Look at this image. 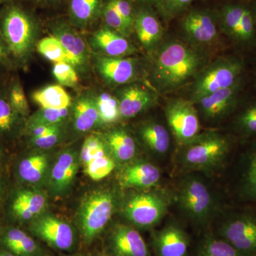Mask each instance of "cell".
<instances>
[{
    "instance_id": "obj_1",
    "label": "cell",
    "mask_w": 256,
    "mask_h": 256,
    "mask_svg": "<svg viewBox=\"0 0 256 256\" xmlns=\"http://www.w3.org/2000/svg\"><path fill=\"white\" fill-rule=\"evenodd\" d=\"M200 50L178 40L162 42L154 52L152 80L160 92H174L194 79L204 68Z\"/></svg>"
},
{
    "instance_id": "obj_2",
    "label": "cell",
    "mask_w": 256,
    "mask_h": 256,
    "mask_svg": "<svg viewBox=\"0 0 256 256\" xmlns=\"http://www.w3.org/2000/svg\"><path fill=\"white\" fill-rule=\"evenodd\" d=\"M232 148V140L225 134L206 131L180 146L176 160L180 168L186 173L212 174L225 164Z\"/></svg>"
},
{
    "instance_id": "obj_3",
    "label": "cell",
    "mask_w": 256,
    "mask_h": 256,
    "mask_svg": "<svg viewBox=\"0 0 256 256\" xmlns=\"http://www.w3.org/2000/svg\"><path fill=\"white\" fill-rule=\"evenodd\" d=\"M176 204L192 224L204 226L220 213V202L204 178L196 172L186 173L178 182Z\"/></svg>"
},
{
    "instance_id": "obj_4",
    "label": "cell",
    "mask_w": 256,
    "mask_h": 256,
    "mask_svg": "<svg viewBox=\"0 0 256 256\" xmlns=\"http://www.w3.org/2000/svg\"><path fill=\"white\" fill-rule=\"evenodd\" d=\"M0 34L10 56L22 60L31 53L36 41V23L26 10L11 1L0 12Z\"/></svg>"
},
{
    "instance_id": "obj_5",
    "label": "cell",
    "mask_w": 256,
    "mask_h": 256,
    "mask_svg": "<svg viewBox=\"0 0 256 256\" xmlns=\"http://www.w3.org/2000/svg\"><path fill=\"white\" fill-rule=\"evenodd\" d=\"M244 62L237 57H224L198 72L191 88L192 102L208 94L227 88L242 80Z\"/></svg>"
},
{
    "instance_id": "obj_6",
    "label": "cell",
    "mask_w": 256,
    "mask_h": 256,
    "mask_svg": "<svg viewBox=\"0 0 256 256\" xmlns=\"http://www.w3.org/2000/svg\"><path fill=\"white\" fill-rule=\"evenodd\" d=\"M169 198L161 192H146L130 197L124 205L126 218L142 228L156 226L166 214Z\"/></svg>"
},
{
    "instance_id": "obj_7",
    "label": "cell",
    "mask_w": 256,
    "mask_h": 256,
    "mask_svg": "<svg viewBox=\"0 0 256 256\" xmlns=\"http://www.w3.org/2000/svg\"><path fill=\"white\" fill-rule=\"evenodd\" d=\"M116 198L109 191H97L86 197L80 205L78 220L82 237L90 242L104 230L114 214Z\"/></svg>"
},
{
    "instance_id": "obj_8",
    "label": "cell",
    "mask_w": 256,
    "mask_h": 256,
    "mask_svg": "<svg viewBox=\"0 0 256 256\" xmlns=\"http://www.w3.org/2000/svg\"><path fill=\"white\" fill-rule=\"evenodd\" d=\"M220 30L236 43L250 46L256 41V21L250 2L224 5L218 16Z\"/></svg>"
},
{
    "instance_id": "obj_9",
    "label": "cell",
    "mask_w": 256,
    "mask_h": 256,
    "mask_svg": "<svg viewBox=\"0 0 256 256\" xmlns=\"http://www.w3.org/2000/svg\"><path fill=\"white\" fill-rule=\"evenodd\" d=\"M164 114L168 128L180 146L191 142L202 132L201 118L191 100L171 99L165 106Z\"/></svg>"
},
{
    "instance_id": "obj_10",
    "label": "cell",
    "mask_w": 256,
    "mask_h": 256,
    "mask_svg": "<svg viewBox=\"0 0 256 256\" xmlns=\"http://www.w3.org/2000/svg\"><path fill=\"white\" fill-rule=\"evenodd\" d=\"M218 236L246 256H256V213L234 212L226 216Z\"/></svg>"
},
{
    "instance_id": "obj_11",
    "label": "cell",
    "mask_w": 256,
    "mask_h": 256,
    "mask_svg": "<svg viewBox=\"0 0 256 256\" xmlns=\"http://www.w3.org/2000/svg\"><path fill=\"white\" fill-rule=\"evenodd\" d=\"M182 30L188 44L196 50H208L220 42V32L213 14L206 10L190 12L182 22Z\"/></svg>"
},
{
    "instance_id": "obj_12",
    "label": "cell",
    "mask_w": 256,
    "mask_h": 256,
    "mask_svg": "<svg viewBox=\"0 0 256 256\" xmlns=\"http://www.w3.org/2000/svg\"><path fill=\"white\" fill-rule=\"evenodd\" d=\"M242 80L227 88L208 94L193 102L200 118L207 122H220L233 114L238 106Z\"/></svg>"
},
{
    "instance_id": "obj_13",
    "label": "cell",
    "mask_w": 256,
    "mask_h": 256,
    "mask_svg": "<svg viewBox=\"0 0 256 256\" xmlns=\"http://www.w3.org/2000/svg\"><path fill=\"white\" fill-rule=\"evenodd\" d=\"M30 229L37 237L58 250H68L74 244L72 227L64 220L45 215L35 218Z\"/></svg>"
},
{
    "instance_id": "obj_14",
    "label": "cell",
    "mask_w": 256,
    "mask_h": 256,
    "mask_svg": "<svg viewBox=\"0 0 256 256\" xmlns=\"http://www.w3.org/2000/svg\"><path fill=\"white\" fill-rule=\"evenodd\" d=\"M96 68L102 79L112 86L132 82L137 77V60L129 57L100 56L96 62Z\"/></svg>"
},
{
    "instance_id": "obj_15",
    "label": "cell",
    "mask_w": 256,
    "mask_h": 256,
    "mask_svg": "<svg viewBox=\"0 0 256 256\" xmlns=\"http://www.w3.org/2000/svg\"><path fill=\"white\" fill-rule=\"evenodd\" d=\"M52 35L62 44L70 65L74 68H84L88 62L86 44L80 34L64 22L54 24L50 28Z\"/></svg>"
},
{
    "instance_id": "obj_16",
    "label": "cell",
    "mask_w": 256,
    "mask_h": 256,
    "mask_svg": "<svg viewBox=\"0 0 256 256\" xmlns=\"http://www.w3.org/2000/svg\"><path fill=\"white\" fill-rule=\"evenodd\" d=\"M119 102L121 117L130 119L154 105L156 97L152 90L148 88L130 84L120 89L116 94Z\"/></svg>"
},
{
    "instance_id": "obj_17",
    "label": "cell",
    "mask_w": 256,
    "mask_h": 256,
    "mask_svg": "<svg viewBox=\"0 0 256 256\" xmlns=\"http://www.w3.org/2000/svg\"><path fill=\"white\" fill-rule=\"evenodd\" d=\"M154 246L158 256H186L190 238L182 227L170 222L154 234Z\"/></svg>"
},
{
    "instance_id": "obj_18",
    "label": "cell",
    "mask_w": 256,
    "mask_h": 256,
    "mask_svg": "<svg viewBox=\"0 0 256 256\" xmlns=\"http://www.w3.org/2000/svg\"><path fill=\"white\" fill-rule=\"evenodd\" d=\"M162 174L156 164L139 161L128 165L120 175V184L124 188L150 190L160 184Z\"/></svg>"
},
{
    "instance_id": "obj_19",
    "label": "cell",
    "mask_w": 256,
    "mask_h": 256,
    "mask_svg": "<svg viewBox=\"0 0 256 256\" xmlns=\"http://www.w3.org/2000/svg\"><path fill=\"white\" fill-rule=\"evenodd\" d=\"M134 32L146 52H156L162 43V26L154 13L148 8H142L136 12Z\"/></svg>"
},
{
    "instance_id": "obj_20",
    "label": "cell",
    "mask_w": 256,
    "mask_h": 256,
    "mask_svg": "<svg viewBox=\"0 0 256 256\" xmlns=\"http://www.w3.org/2000/svg\"><path fill=\"white\" fill-rule=\"evenodd\" d=\"M90 45L96 52L106 56L127 57L136 52V48L126 36L108 26L94 34Z\"/></svg>"
},
{
    "instance_id": "obj_21",
    "label": "cell",
    "mask_w": 256,
    "mask_h": 256,
    "mask_svg": "<svg viewBox=\"0 0 256 256\" xmlns=\"http://www.w3.org/2000/svg\"><path fill=\"white\" fill-rule=\"evenodd\" d=\"M111 240L117 256H150L149 249L140 234L129 226H116Z\"/></svg>"
},
{
    "instance_id": "obj_22",
    "label": "cell",
    "mask_w": 256,
    "mask_h": 256,
    "mask_svg": "<svg viewBox=\"0 0 256 256\" xmlns=\"http://www.w3.org/2000/svg\"><path fill=\"white\" fill-rule=\"evenodd\" d=\"M139 136L148 151L159 160L169 152L171 144L169 130L160 121H146L140 128Z\"/></svg>"
},
{
    "instance_id": "obj_23",
    "label": "cell",
    "mask_w": 256,
    "mask_h": 256,
    "mask_svg": "<svg viewBox=\"0 0 256 256\" xmlns=\"http://www.w3.org/2000/svg\"><path fill=\"white\" fill-rule=\"evenodd\" d=\"M108 150L116 161L128 162L137 152V144L130 133L122 128H116L106 133L104 138Z\"/></svg>"
},
{
    "instance_id": "obj_24",
    "label": "cell",
    "mask_w": 256,
    "mask_h": 256,
    "mask_svg": "<svg viewBox=\"0 0 256 256\" xmlns=\"http://www.w3.org/2000/svg\"><path fill=\"white\" fill-rule=\"evenodd\" d=\"M46 205V198L42 192L22 190L12 204V210L16 218L28 220L40 214Z\"/></svg>"
},
{
    "instance_id": "obj_25",
    "label": "cell",
    "mask_w": 256,
    "mask_h": 256,
    "mask_svg": "<svg viewBox=\"0 0 256 256\" xmlns=\"http://www.w3.org/2000/svg\"><path fill=\"white\" fill-rule=\"evenodd\" d=\"M78 170V158L73 151L64 152L54 165L50 175L52 188L63 192L72 184Z\"/></svg>"
},
{
    "instance_id": "obj_26",
    "label": "cell",
    "mask_w": 256,
    "mask_h": 256,
    "mask_svg": "<svg viewBox=\"0 0 256 256\" xmlns=\"http://www.w3.org/2000/svg\"><path fill=\"white\" fill-rule=\"evenodd\" d=\"M238 182L242 200L256 204V140L244 153Z\"/></svg>"
},
{
    "instance_id": "obj_27",
    "label": "cell",
    "mask_w": 256,
    "mask_h": 256,
    "mask_svg": "<svg viewBox=\"0 0 256 256\" xmlns=\"http://www.w3.org/2000/svg\"><path fill=\"white\" fill-rule=\"evenodd\" d=\"M73 114L74 127L79 132H86L101 122L95 97L92 95L80 96L74 102Z\"/></svg>"
},
{
    "instance_id": "obj_28",
    "label": "cell",
    "mask_w": 256,
    "mask_h": 256,
    "mask_svg": "<svg viewBox=\"0 0 256 256\" xmlns=\"http://www.w3.org/2000/svg\"><path fill=\"white\" fill-rule=\"evenodd\" d=\"M102 0H70L69 16L72 25L84 28L102 13Z\"/></svg>"
},
{
    "instance_id": "obj_29",
    "label": "cell",
    "mask_w": 256,
    "mask_h": 256,
    "mask_svg": "<svg viewBox=\"0 0 256 256\" xmlns=\"http://www.w3.org/2000/svg\"><path fill=\"white\" fill-rule=\"evenodd\" d=\"M32 100L42 108H70L72 98L62 86H48L33 92Z\"/></svg>"
},
{
    "instance_id": "obj_30",
    "label": "cell",
    "mask_w": 256,
    "mask_h": 256,
    "mask_svg": "<svg viewBox=\"0 0 256 256\" xmlns=\"http://www.w3.org/2000/svg\"><path fill=\"white\" fill-rule=\"evenodd\" d=\"M4 246L18 256H32L38 250L37 244L32 237L18 228L9 229L2 238Z\"/></svg>"
},
{
    "instance_id": "obj_31",
    "label": "cell",
    "mask_w": 256,
    "mask_h": 256,
    "mask_svg": "<svg viewBox=\"0 0 256 256\" xmlns=\"http://www.w3.org/2000/svg\"><path fill=\"white\" fill-rule=\"evenodd\" d=\"M48 165V158L46 154H37L28 156L18 164V175L26 182H40L46 172Z\"/></svg>"
},
{
    "instance_id": "obj_32",
    "label": "cell",
    "mask_w": 256,
    "mask_h": 256,
    "mask_svg": "<svg viewBox=\"0 0 256 256\" xmlns=\"http://www.w3.org/2000/svg\"><path fill=\"white\" fill-rule=\"evenodd\" d=\"M197 256H246L226 240L216 236L207 235L198 247Z\"/></svg>"
},
{
    "instance_id": "obj_33",
    "label": "cell",
    "mask_w": 256,
    "mask_h": 256,
    "mask_svg": "<svg viewBox=\"0 0 256 256\" xmlns=\"http://www.w3.org/2000/svg\"><path fill=\"white\" fill-rule=\"evenodd\" d=\"M22 117L13 108L8 98V89L0 90V136H10L20 124Z\"/></svg>"
},
{
    "instance_id": "obj_34",
    "label": "cell",
    "mask_w": 256,
    "mask_h": 256,
    "mask_svg": "<svg viewBox=\"0 0 256 256\" xmlns=\"http://www.w3.org/2000/svg\"><path fill=\"white\" fill-rule=\"evenodd\" d=\"M94 97L101 122L114 124L122 118L119 102L116 96L108 92H101Z\"/></svg>"
},
{
    "instance_id": "obj_35",
    "label": "cell",
    "mask_w": 256,
    "mask_h": 256,
    "mask_svg": "<svg viewBox=\"0 0 256 256\" xmlns=\"http://www.w3.org/2000/svg\"><path fill=\"white\" fill-rule=\"evenodd\" d=\"M234 131L244 138L256 136V101L238 112L234 120Z\"/></svg>"
},
{
    "instance_id": "obj_36",
    "label": "cell",
    "mask_w": 256,
    "mask_h": 256,
    "mask_svg": "<svg viewBox=\"0 0 256 256\" xmlns=\"http://www.w3.org/2000/svg\"><path fill=\"white\" fill-rule=\"evenodd\" d=\"M70 108H42L37 110L28 118L26 127L40 124H62L70 114Z\"/></svg>"
},
{
    "instance_id": "obj_37",
    "label": "cell",
    "mask_w": 256,
    "mask_h": 256,
    "mask_svg": "<svg viewBox=\"0 0 256 256\" xmlns=\"http://www.w3.org/2000/svg\"><path fill=\"white\" fill-rule=\"evenodd\" d=\"M36 50L38 53L50 62L56 64L62 62L70 64L62 44L53 35L40 40L36 44Z\"/></svg>"
},
{
    "instance_id": "obj_38",
    "label": "cell",
    "mask_w": 256,
    "mask_h": 256,
    "mask_svg": "<svg viewBox=\"0 0 256 256\" xmlns=\"http://www.w3.org/2000/svg\"><path fill=\"white\" fill-rule=\"evenodd\" d=\"M114 168L116 160L108 152L92 160L86 166H84V169L89 178L94 181H100L108 176L114 171Z\"/></svg>"
},
{
    "instance_id": "obj_39",
    "label": "cell",
    "mask_w": 256,
    "mask_h": 256,
    "mask_svg": "<svg viewBox=\"0 0 256 256\" xmlns=\"http://www.w3.org/2000/svg\"><path fill=\"white\" fill-rule=\"evenodd\" d=\"M108 152L104 140L92 134L88 136L82 144L80 160L84 166H86L92 160Z\"/></svg>"
},
{
    "instance_id": "obj_40",
    "label": "cell",
    "mask_w": 256,
    "mask_h": 256,
    "mask_svg": "<svg viewBox=\"0 0 256 256\" xmlns=\"http://www.w3.org/2000/svg\"><path fill=\"white\" fill-rule=\"evenodd\" d=\"M8 98L13 108L22 118L28 117L30 109L22 86L18 79H14L8 89Z\"/></svg>"
},
{
    "instance_id": "obj_41",
    "label": "cell",
    "mask_w": 256,
    "mask_h": 256,
    "mask_svg": "<svg viewBox=\"0 0 256 256\" xmlns=\"http://www.w3.org/2000/svg\"><path fill=\"white\" fill-rule=\"evenodd\" d=\"M101 14L104 16L108 28L126 37L132 33V31L128 28L124 20L121 18L118 12L114 8L110 0H108L104 4Z\"/></svg>"
},
{
    "instance_id": "obj_42",
    "label": "cell",
    "mask_w": 256,
    "mask_h": 256,
    "mask_svg": "<svg viewBox=\"0 0 256 256\" xmlns=\"http://www.w3.org/2000/svg\"><path fill=\"white\" fill-rule=\"evenodd\" d=\"M53 74L60 85L70 88H74L78 85V76L76 69L70 64L65 62L55 64Z\"/></svg>"
},
{
    "instance_id": "obj_43",
    "label": "cell",
    "mask_w": 256,
    "mask_h": 256,
    "mask_svg": "<svg viewBox=\"0 0 256 256\" xmlns=\"http://www.w3.org/2000/svg\"><path fill=\"white\" fill-rule=\"evenodd\" d=\"M194 0H160L158 8L166 18H172L188 9Z\"/></svg>"
},
{
    "instance_id": "obj_44",
    "label": "cell",
    "mask_w": 256,
    "mask_h": 256,
    "mask_svg": "<svg viewBox=\"0 0 256 256\" xmlns=\"http://www.w3.org/2000/svg\"><path fill=\"white\" fill-rule=\"evenodd\" d=\"M110 2L118 12L121 18L124 20L128 28L134 32V18L136 11L133 9L132 4L130 0H110Z\"/></svg>"
},
{
    "instance_id": "obj_45",
    "label": "cell",
    "mask_w": 256,
    "mask_h": 256,
    "mask_svg": "<svg viewBox=\"0 0 256 256\" xmlns=\"http://www.w3.org/2000/svg\"><path fill=\"white\" fill-rule=\"evenodd\" d=\"M60 136H62V128L42 137L31 138V142L34 146L40 149H50L56 144L60 140Z\"/></svg>"
},
{
    "instance_id": "obj_46",
    "label": "cell",
    "mask_w": 256,
    "mask_h": 256,
    "mask_svg": "<svg viewBox=\"0 0 256 256\" xmlns=\"http://www.w3.org/2000/svg\"><path fill=\"white\" fill-rule=\"evenodd\" d=\"M62 124H53V126H46V124H40L31 127H26V132L31 138L42 137L52 132L60 129Z\"/></svg>"
},
{
    "instance_id": "obj_47",
    "label": "cell",
    "mask_w": 256,
    "mask_h": 256,
    "mask_svg": "<svg viewBox=\"0 0 256 256\" xmlns=\"http://www.w3.org/2000/svg\"><path fill=\"white\" fill-rule=\"evenodd\" d=\"M10 56L6 48L2 36L0 34V66L4 65L9 62Z\"/></svg>"
},
{
    "instance_id": "obj_48",
    "label": "cell",
    "mask_w": 256,
    "mask_h": 256,
    "mask_svg": "<svg viewBox=\"0 0 256 256\" xmlns=\"http://www.w3.org/2000/svg\"><path fill=\"white\" fill-rule=\"evenodd\" d=\"M138 1L142 2V4L146 5H156V6H158V3L160 2V0H138Z\"/></svg>"
},
{
    "instance_id": "obj_49",
    "label": "cell",
    "mask_w": 256,
    "mask_h": 256,
    "mask_svg": "<svg viewBox=\"0 0 256 256\" xmlns=\"http://www.w3.org/2000/svg\"><path fill=\"white\" fill-rule=\"evenodd\" d=\"M250 2L252 6V11H254V16H255L256 21V0H252Z\"/></svg>"
},
{
    "instance_id": "obj_50",
    "label": "cell",
    "mask_w": 256,
    "mask_h": 256,
    "mask_svg": "<svg viewBox=\"0 0 256 256\" xmlns=\"http://www.w3.org/2000/svg\"><path fill=\"white\" fill-rule=\"evenodd\" d=\"M0 256H15L12 252H4V250H0Z\"/></svg>"
},
{
    "instance_id": "obj_51",
    "label": "cell",
    "mask_w": 256,
    "mask_h": 256,
    "mask_svg": "<svg viewBox=\"0 0 256 256\" xmlns=\"http://www.w3.org/2000/svg\"><path fill=\"white\" fill-rule=\"evenodd\" d=\"M12 0H0V6H2V5H4L5 4H6V3L10 2H11Z\"/></svg>"
},
{
    "instance_id": "obj_52",
    "label": "cell",
    "mask_w": 256,
    "mask_h": 256,
    "mask_svg": "<svg viewBox=\"0 0 256 256\" xmlns=\"http://www.w3.org/2000/svg\"><path fill=\"white\" fill-rule=\"evenodd\" d=\"M38 1H44V2H57V1H60V0H38Z\"/></svg>"
},
{
    "instance_id": "obj_53",
    "label": "cell",
    "mask_w": 256,
    "mask_h": 256,
    "mask_svg": "<svg viewBox=\"0 0 256 256\" xmlns=\"http://www.w3.org/2000/svg\"><path fill=\"white\" fill-rule=\"evenodd\" d=\"M2 156H3L2 150L1 148H0V160H1L2 158Z\"/></svg>"
},
{
    "instance_id": "obj_54",
    "label": "cell",
    "mask_w": 256,
    "mask_h": 256,
    "mask_svg": "<svg viewBox=\"0 0 256 256\" xmlns=\"http://www.w3.org/2000/svg\"><path fill=\"white\" fill-rule=\"evenodd\" d=\"M2 191V186H1V184H0V192H1Z\"/></svg>"
}]
</instances>
